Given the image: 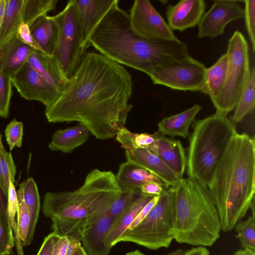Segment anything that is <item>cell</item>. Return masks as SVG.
Instances as JSON below:
<instances>
[{"label": "cell", "mask_w": 255, "mask_h": 255, "mask_svg": "<svg viewBox=\"0 0 255 255\" xmlns=\"http://www.w3.org/2000/svg\"><path fill=\"white\" fill-rule=\"evenodd\" d=\"M132 86L123 65L99 53H86L59 96L46 107V118L50 123L79 122L97 139L113 138L132 108Z\"/></svg>", "instance_id": "obj_1"}, {"label": "cell", "mask_w": 255, "mask_h": 255, "mask_svg": "<svg viewBox=\"0 0 255 255\" xmlns=\"http://www.w3.org/2000/svg\"><path fill=\"white\" fill-rule=\"evenodd\" d=\"M116 62L149 75L156 68L190 56L187 45L175 40L146 39L133 32L129 14L114 5L91 36L88 46Z\"/></svg>", "instance_id": "obj_2"}, {"label": "cell", "mask_w": 255, "mask_h": 255, "mask_svg": "<svg viewBox=\"0 0 255 255\" xmlns=\"http://www.w3.org/2000/svg\"><path fill=\"white\" fill-rule=\"evenodd\" d=\"M255 173L254 138L237 132L217 164L208 186L224 232L234 229L255 201Z\"/></svg>", "instance_id": "obj_3"}, {"label": "cell", "mask_w": 255, "mask_h": 255, "mask_svg": "<svg viewBox=\"0 0 255 255\" xmlns=\"http://www.w3.org/2000/svg\"><path fill=\"white\" fill-rule=\"evenodd\" d=\"M121 192L112 171L95 169L77 190L47 192L42 211L51 220L54 233L81 242L85 229L105 213Z\"/></svg>", "instance_id": "obj_4"}, {"label": "cell", "mask_w": 255, "mask_h": 255, "mask_svg": "<svg viewBox=\"0 0 255 255\" xmlns=\"http://www.w3.org/2000/svg\"><path fill=\"white\" fill-rule=\"evenodd\" d=\"M172 187L175 197L173 239L197 247L212 246L220 237L221 225L208 187L190 177L181 178Z\"/></svg>", "instance_id": "obj_5"}, {"label": "cell", "mask_w": 255, "mask_h": 255, "mask_svg": "<svg viewBox=\"0 0 255 255\" xmlns=\"http://www.w3.org/2000/svg\"><path fill=\"white\" fill-rule=\"evenodd\" d=\"M237 133L227 115L217 112L195 123L187 158L188 177L207 187L219 160Z\"/></svg>", "instance_id": "obj_6"}, {"label": "cell", "mask_w": 255, "mask_h": 255, "mask_svg": "<svg viewBox=\"0 0 255 255\" xmlns=\"http://www.w3.org/2000/svg\"><path fill=\"white\" fill-rule=\"evenodd\" d=\"M175 203L173 187L165 188L145 218L132 229L127 230L118 243L131 242L154 250L168 248L173 240Z\"/></svg>", "instance_id": "obj_7"}, {"label": "cell", "mask_w": 255, "mask_h": 255, "mask_svg": "<svg viewBox=\"0 0 255 255\" xmlns=\"http://www.w3.org/2000/svg\"><path fill=\"white\" fill-rule=\"evenodd\" d=\"M228 67L226 81L220 94L211 100L216 111L227 115L234 110L251 73L248 43L236 30L228 43Z\"/></svg>", "instance_id": "obj_8"}, {"label": "cell", "mask_w": 255, "mask_h": 255, "mask_svg": "<svg viewBox=\"0 0 255 255\" xmlns=\"http://www.w3.org/2000/svg\"><path fill=\"white\" fill-rule=\"evenodd\" d=\"M54 16L59 28L54 56L69 79L86 53L82 45L75 0H69L63 10Z\"/></svg>", "instance_id": "obj_9"}, {"label": "cell", "mask_w": 255, "mask_h": 255, "mask_svg": "<svg viewBox=\"0 0 255 255\" xmlns=\"http://www.w3.org/2000/svg\"><path fill=\"white\" fill-rule=\"evenodd\" d=\"M206 68L190 55L184 59L159 66L148 76L155 85L173 90L201 91L205 85Z\"/></svg>", "instance_id": "obj_10"}, {"label": "cell", "mask_w": 255, "mask_h": 255, "mask_svg": "<svg viewBox=\"0 0 255 255\" xmlns=\"http://www.w3.org/2000/svg\"><path fill=\"white\" fill-rule=\"evenodd\" d=\"M128 14L132 31L143 38L178 39L160 13L147 0H134Z\"/></svg>", "instance_id": "obj_11"}, {"label": "cell", "mask_w": 255, "mask_h": 255, "mask_svg": "<svg viewBox=\"0 0 255 255\" xmlns=\"http://www.w3.org/2000/svg\"><path fill=\"white\" fill-rule=\"evenodd\" d=\"M10 79L12 85L22 98L40 102L45 107L52 104L61 93L27 62Z\"/></svg>", "instance_id": "obj_12"}, {"label": "cell", "mask_w": 255, "mask_h": 255, "mask_svg": "<svg viewBox=\"0 0 255 255\" xmlns=\"http://www.w3.org/2000/svg\"><path fill=\"white\" fill-rule=\"evenodd\" d=\"M244 9L239 1L215 0L203 15L198 25V37L215 38L222 35L231 22L244 17Z\"/></svg>", "instance_id": "obj_13"}, {"label": "cell", "mask_w": 255, "mask_h": 255, "mask_svg": "<svg viewBox=\"0 0 255 255\" xmlns=\"http://www.w3.org/2000/svg\"><path fill=\"white\" fill-rule=\"evenodd\" d=\"M77 10L82 45L86 49L96 27L118 0H74Z\"/></svg>", "instance_id": "obj_14"}, {"label": "cell", "mask_w": 255, "mask_h": 255, "mask_svg": "<svg viewBox=\"0 0 255 255\" xmlns=\"http://www.w3.org/2000/svg\"><path fill=\"white\" fill-rule=\"evenodd\" d=\"M204 0H182L169 5L166 10L168 25L173 31L182 32L198 25L204 13Z\"/></svg>", "instance_id": "obj_15"}, {"label": "cell", "mask_w": 255, "mask_h": 255, "mask_svg": "<svg viewBox=\"0 0 255 255\" xmlns=\"http://www.w3.org/2000/svg\"><path fill=\"white\" fill-rule=\"evenodd\" d=\"M125 149L127 161L133 162L157 176L167 188L175 186L181 179L158 156L144 148H135L128 144L121 145Z\"/></svg>", "instance_id": "obj_16"}, {"label": "cell", "mask_w": 255, "mask_h": 255, "mask_svg": "<svg viewBox=\"0 0 255 255\" xmlns=\"http://www.w3.org/2000/svg\"><path fill=\"white\" fill-rule=\"evenodd\" d=\"M154 143L147 150L158 156L179 178H183L187 167L185 149L179 140L155 132Z\"/></svg>", "instance_id": "obj_17"}, {"label": "cell", "mask_w": 255, "mask_h": 255, "mask_svg": "<svg viewBox=\"0 0 255 255\" xmlns=\"http://www.w3.org/2000/svg\"><path fill=\"white\" fill-rule=\"evenodd\" d=\"M115 221L106 213L101 215L82 233L81 243L87 255H110L106 240Z\"/></svg>", "instance_id": "obj_18"}, {"label": "cell", "mask_w": 255, "mask_h": 255, "mask_svg": "<svg viewBox=\"0 0 255 255\" xmlns=\"http://www.w3.org/2000/svg\"><path fill=\"white\" fill-rule=\"evenodd\" d=\"M116 179L117 185L123 192H140L139 187L149 182H156L167 188L155 175L129 161L120 165Z\"/></svg>", "instance_id": "obj_19"}, {"label": "cell", "mask_w": 255, "mask_h": 255, "mask_svg": "<svg viewBox=\"0 0 255 255\" xmlns=\"http://www.w3.org/2000/svg\"><path fill=\"white\" fill-rule=\"evenodd\" d=\"M33 49L19 40L15 34L0 47V65L3 73L11 77L27 62Z\"/></svg>", "instance_id": "obj_20"}, {"label": "cell", "mask_w": 255, "mask_h": 255, "mask_svg": "<svg viewBox=\"0 0 255 255\" xmlns=\"http://www.w3.org/2000/svg\"><path fill=\"white\" fill-rule=\"evenodd\" d=\"M27 62L61 93L65 88L69 79L63 73L54 56L33 49Z\"/></svg>", "instance_id": "obj_21"}, {"label": "cell", "mask_w": 255, "mask_h": 255, "mask_svg": "<svg viewBox=\"0 0 255 255\" xmlns=\"http://www.w3.org/2000/svg\"><path fill=\"white\" fill-rule=\"evenodd\" d=\"M30 30L42 52L54 56L59 32L54 16L45 15L40 17L30 27Z\"/></svg>", "instance_id": "obj_22"}, {"label": "cell", "mask_w": 255, "mask_h": 255, "mask_svg": "<svg viewBox=\"0 0 255 255\" xmlns=\"http://www.w3.org/2000/svg\"><path fill=\"white\" fill-rule=\"evenodd\" d=\"M201 110V107L196 104L180 113L163 118L158 124V132L163 136L187 138L190 126Z\"/></svg>", "instance_id": "obj_23"}, {"label": "cell", "mask_w": 255, "mask_h": 255, "mask_svg": "<svg viewBox=\"0 0 255 255\" xmlns=\"http://www.w3.org/2000/svg\"><path fill=\"white\" fill-rule=\"evenodd\" d=\"M154 196L142 194L129 206L116 220L106 240V245L112 248L118 243L123 234L132 223L143 207Z\"/></svg>", "instance_id": "obj_24"}, {"label": "cell", "mask_w": 255, "mask_h": 255, "mask_svg": "<svg viewBox=\"0 0 255 255\" xmlns=\"http://www.w3.org/2000/svg\"><path fill=\"white\" fill-rule=\"evenodd\" d=\"M89 132L88 128L81 124L57 130L52 136L49 148L63 153L71 152L87 140Z\"/></svg>", "instance_id": "obj_25"}, {"label": "cell", "mask_w": 255, "mask_h": 255, "mask_svg": "<svg viewBox=\"0 0 255 255\" xmlns=\"http://www.w3.org/2000/svg\"><path fill=\"white\" fill-rule=\"evenodd\" d=\"M228 67V56L222 55L212 66L206 69L205 85L201 92L207 95L211 100L221 93L225 84Z\"/></svg>", "instance_id": "obj_26"}, {"label": "cell", "mask_w": 255, "mask_h": 255, "mask_svg": "<svg viewBox=\"0 0 255 255\" xmlns=\"http://www.w3.org/2000/svg\"><path fill=\"white\" fill-rule=\"evenodd\" d=\"M17 193L22 196L29 210L30 217L29 236L32 240L40 207L38 188L34 179L30 177L23 181L20 184Z\"/></svg>", "instance_id": "obj_27"}, {"label": "cell", "mask_w": 255, "mask_h": 255, "mask_svg": "<svg viewBox=\"0 0 255 255\" xmlns=\"http://www.w3.org/2000/svg\"><path fill=\"white\" fill-rule=\"evenodd\" d=\"M5 8L0 26V47L16 33L21 22L20 8L22 0H4Z\"/></svg>", "instance_id": "obj_28"}, {"label": "cell", "mask_w": 255, "mask_h": 255, "mask_svg": "<svg viewBox=\"0 0 255 255\" xmlns=\"http://www.w3.org/2000/svg\"><path fill=\"white\" fill-rule=\"evenodd\" d=\"M255 107V67L254 65L247 85L235 108L232 120L234 124L242 121L244 118L252 114Z\"/></svg>", "instance_id": "obj_29"}, {"label": "cell", "mask_w": 255, "mask_h": 255, "mask_svg": "<svg viewBox=\"0 0 255 255\" xmlns=\"http://www.w3.org/2000/svg\"><path fill=\"white\" fill-rule=\"evenodd\" d=\"M57 0H22L21 21L29 27L40 17L55 9Z\"/></svg>", "instance_id": "obj_30"}, {"label": "cell", "mask_w": 255, "mask_h": 255, "mask_svg": "<svg viewBox=\"0 0 255 255\" xmlns=\"http://www.w3.org/2000/svg\"><path fill=\"white\" fill-rule=\"evenodd\" d=\"M16 167L10 152L3 146L0 133V186L7 197L9 180L14 183Z\"/></svg>", "instance_id": "obj_31"}, {"label": "cell", "mask_w": 255, "mask_h": 255, "mask_svg": "<svg viewBox=\"0 0 255 255\" xmlns=\"http://www.w3.org/2000/svg\"><path fill=\"white\" fill-rule=\"evenodd\" d=\"M247 220L239 221L234 226L238 238L243 249L255 252V211Z\"/></svg>", "instance_id": "obj_32"}, {"label": "cell", "mask_w": 255, "mask_h": 255, "mask_svg": "<svg viewBox=\"0 0 255 255\" xmlns=\"http://www.w3.org/2000/svg\"><path fill=\"white\" fill-rule=\"evenodd\" d=\"M18 205L17 211V224L22 246L29 245L32 239L29 236L30 217L29 210L22 196L17 193Z\"/></svg>", "instance_id": "obj_33"}, {"label": "cell", "mask_w": 255, "mask_h": 255, "mask_svg": "<svg viewBox=\"0 0 255 255\" xmlns=\"http://www.w3.org/2000/svg\"><path fill=\"white\" fill-rule=\"evenodd\" d=\"M141 195L140 192L122 191L111 203L105 213L115 221L120 215Z\"/></svg>", "instance_id": "obj_34"}, {"label": "cell", "mask_w": 255, "mask_h": 255, "mask_svg": "<svg viewBox=\"0 0 255 255\" xmlns=\"http://www.w3.org/2000/svg\"><path fill=\"white\" fill-rule=\"evenodd\" d=\"M14 245V235L7 213L0 210V255H9Z\"/></svg>", "instance_id": "obj_35"}, {"label": "cell", "mask_w": 255, "mask_h": 255, "mask_svg": "<svg viewBox=\"0 0 255 255\" xmlns=\"http://www.w3.org/2000/svg\"><path fill=\"white\" fill-rule=\"evenodd\" d=\"M10 77L4 74L0 65V117L7 118L12 95Z\"/></svg>", "instance_id": "obj_36"}, {"label": "cell", "mask_w": 255, "mask_h": 255, "mask_svg": "<svg viewBox=\"0 0 255 255\" xmlns=\"http://www.w3.org/2000/svg\"><path fill=\"white\" fill-rule=\"evenodd\" d=\"M23 125L15 119L11 121L5 129V136L10 150L15 146L20 147L22 145Z\"/></svg>", "instance_id": "obj_37"}, {"label": "cell", "mask_w": 255, "mask_h": 255, "mask_svg": "<svg viewBox=\"0 0 255 255\" xmlns=\"http://www.w3.org/2000/svg\"><path fill=\"white\" fill-rule=\"evenodd\" d=\"M245 3L244 16L248 35L251 43L253 52L255 51V0H246Z\"/></svg>", "instance_id": "obj_38"}, {"label": "cell", "mask_w": 255, "mask_h": 255, "mask_svg": "<svg viewBox=\"0 0 255 255\" xmlns=\"http://www.w3.org/2000/svg\"><path fill=\"white\" fill-rule=\"evenodd\" d=\"M80 242L67 237H60L57 242L52 255H73Z\"/></svg>", "instance_id": "obj_39"}, {"label": "cell", "mask_w": 255, "mask_h": 255, "mask_svg": "<svg viewBox=\"0 0 255 255\" xmlns=\"http://www.w3.org/2000/svg\"><path fill=\"white\" fill-rule=\"evenodd\" d=\"M15 35L19 40L32 49L42 52L41 48L34 40L30 32L29 26L22 21H21L17 26Z\"/></svg>", "instance_id": "obj_40"}, {"label": "cell", "mask_w": 255, "mask_h": 255, "mask_svg": "<svg viewBox=\"0 0 255 255\" xmlns=\"http://www.w3.org/2000/svg\"><path fill=\"white\" fill-rule=\"evenodd\" d=\"M60 238L53 232L46 236L36 255H52L55 246Z\"/></svg>", "instance_id": "obj_41"}, {"label": "cell", "mask_w": 255, "mask_h": 255, "mask_svg": "<svg viewBox=\"0 0 255 255\" xmlns=\"http://www.w3.org/2000/svg\"><path fill=\"white\" fill-rule=\"evenodd\" d=\"M159 196H154L140 210L127 230H131L141 222L157 202Z\"/></svg>", "instance_id": "obj_42"}, {"label": "cell", "mask_w": 255, "mask_h": 255, "mask_svg": "<svg viewBox=\"0 0 255 255\" xmlns=\"http://www.w3.org/2000/svg\"><path fill=\"white\" fill-rule=\"evenodd\" d=\"M165 188L162 185L156 182H149L141 185L139 191L142 194L158 196Z\"/></svg>", "instance_id": "obj_43"}, {"label": "cell", "mask_w": 255, "mask_h": 255, "mask_svg": "<svg viewBox=\"0 0 255 255\" xmlns=\"http://www.w3.org/2000/svg\"><path fill=\"white\" fill-rule=\"evenodd\" d=\"M209 251L206 247L199 246L185 252L183 255H209Z\"/></svg>", "instance_id": "obj_44"}, {"label": "cell", "mask_w": 255, "mask_h": 255, "mask_svg": "<svg viewBox=\"0 0 255 255\" xmlns=\"http://www.w3.org/2000/svg\"><path fill=\"white\" fill-rule=\"evenodd\" d=\"M7 198L0 186V210L6 213Z\"/></svg>", "instance_id": "obj_45"}, {"label": "cell", "mask_w": 255, "mask_h": 255, "mask_svg": "<svg viewBox=\"0 0 255 255\" xmlns=\"http://www.w3.org/2000/svg\"><path fill=\"white\" fill-rule=\"evenodd\" d=\"M233 255H255V252L247 249H241L235 252Z\"/></svg>", "instance_id": "obj_46"}, {"label": "cell", "mask_w": 255, "mask_h": 255, "mask_svg": "<svg viewBox=\"0 0 255 255\" xmlns=\"http://www.w3.org/2000/svg\"><path fill=\"white\" fill-rule=\"evenodd\" d=\"M73 255H87L82 245H79L75 250Z\"/></svg>", "instance_id": "obj_47"}, {"label": "cell", "mask_w": 255, "mask_h": 255, "mask_svg": "<svg viewBox=\"0 0 255 255\" xmlns=\"http://www.w3.org/2000/svg\"><path fill=\"white\" fill-rule=\"evenodd\" d=\"M184 252L182 249H177L164 255H183Z\"/></svg>", "instance_id": "obj_48"}, {"label": "cell", "mask_w": 255, "mask_h": 255, "mask_svg": "<svg viewBox=\"0 0 255 255\" xmlns=\"http://www.w3.org/2000/svg\"><path fill=\"white\" fill-rule=\"evenodd\" d=\"M126 255H144V254L140 252L139 251L136 250L128 252Z\"/></svg>", "instance_id": "obj_49"}, {"label": "cell", "mask_w": 255, "mask_h": 255, "mask_svg": "<svg viewBox=\"0 0 255 255\" xmlns=\"http://www.w3.org/2000/svg\"></svg>", "instance_id": "obj_50"}]
</instances>
